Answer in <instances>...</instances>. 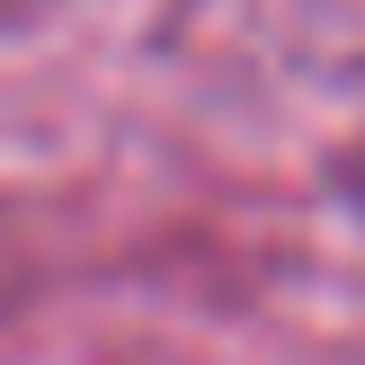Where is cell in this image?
I'll return each instance as SVG.
<instances>
[{"label": "cell", "instance_id": "1", "mask_svg": "<svg viewBox=\"0 0 365 365\" xmlns=\"http://www.w3.org/2000/svg\"><path fill=\"white\" fill-rule=\"evenodd\" d=\"M348 196H356V205H365V160H356V170H348Z\"/></svg>", "mask_w": 365, "mask_h": 365}]
</instances>
